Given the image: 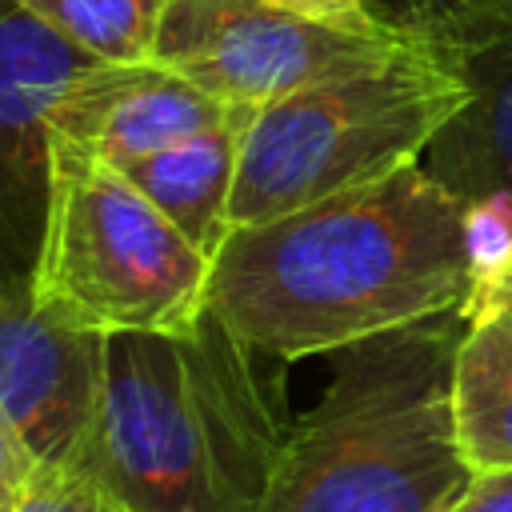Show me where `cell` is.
I'll return each instance as SVG.
<instances>
[{
	"label": "cell",
	"mask_w": 512,
	"mask_h": 512,
	"mask_svg": "<svg viewBox=\"0 0 512 512\" xmlns=\"http://www.w3.org/2000/svg\"><path fill=\"white\" fill-rule=\"evenodd\" d=\"M464 200L424 164L232 228L208 312L256 356H332L356 340L468 312Z\"/></svg>",
	"instance_id": "obj_1"
},
{
	"label": "cell",
	"mask_w": 512,
	"mask_h": 512,
	"mask_svg": "<svg viewBox=\"0 0 512 512\" xmlns=\"http://www.w3.org/2000/svg\"><path fill=\"white\" fill-rule=\"evenodd\" d=\"M288 428L212 312L192 332H112L80 472L124 512H260Z\"/></svg>",
	"instance_id": "obj_2"
},
{
	"label": "cell",
	"mask_w": 512,
	"mask_h": 512,
	"mask_svg": "<svg viewBox=\"0 0 512 512\" xmlns=\"http://www.w3.org/2000/svg\"><path fill=\"white\" fill-rule=\"evenodd\" d=\"M464 324L444 312L332 352L260 512H452L476 476L452 412Z\"/></svg>",
	"instance_id": "obj_3"
},
{
	"label": "cell",
	"mask_w": 512,
	"mask_h": 512,
	"mask_svg": "<svg viewBox=\"0 0 512 512\" xmlns=\"http://www.w3.org/2000/svg\"><path fill=\"white\" fill-rule=\"evenodd\" d=\"M468 84L424 40L400 56L248 112L228 228L264 224L324 196L420 164L464 108Z\"/></svg>",
	"instance_id": "obj_4"
},
{
	"label": "cell",
	"mask_w": 512,
	"mask_h": 512,
	"mask_svg": "<svg viewBox=\"0 0 512 512\" xmlns=\"http://www.w3.org/2000/svg\"><path fill=\"white\" fill-rule=\"evenodd\" d=\"M212 256L136 180L52 136V196L32 296L92 332H192L208 316Z\"/></svg>",
	"instance_id": "obj_5"
},
{
	"label": "cell",
	"mask_w": 512,
	"mask_h": 512,
	"mask_svg": "<svg viewBox=\"0 0 512 512\" xmlns=\"http://www.w3.org/2000/svg\"><path fill=\"white\" fill-rule=\"evenodd\" d=\"M412 44L416 36L404 28L344 32L268 0H168L152 60L224 104L264 108L312 84L376 68Z\"/></svg>",
	"instance_id": "obj_6"
},
{
	"label": "cell",
	"mask_w": 512,
	"mask_h": 512,
	"mask_svg": "<svg viewBox=\"0 0 512 512\" xmlns=\"http://www.w3.org/2000/svg\"><path fill=\"white\" fill-rule=\"evenodd\" d=\"M108 336L36 304L28 280L0 284V416L40 472H80L104 400Z\"/></svg>",
	"instance_id": "obj_7"
},
{
	"label": "cell",
	"mask_w": 512,
	"mask_h": 512,
	"mask_svg": "<svg viewBox=\"0 0 512 512\" xmlns=\"http://www.w3.org/2000/svg\"><path fill=\"white\" fill-rule=\"evenodd\" d=\"M92 64L24 4L0 0V284L28 280L52 196V108Z\"/></svg>",
	"instance_id": "obj_8"
},
{
	"label": "cell",
	"mask_w": 512,
	"mask_h": 512,
	"mask_svg": "<svg viewBox=\"0 0 512 512\" xmlns=\"http://www.w3.org/2000/svg\"><path fill=\"white\" fill-rule=\"evenodd\" d=\"M228 112L232 104L216 100L160 60H92L60 92L52 108V136L128 168L220 124Z\"/></svg>",
	"instance_id": "obj_9"
},
{
	"label": "cell",
	"mask_w": 512,
	"mask_h": 512,
	"mask_svg": "<svg viewBox=\"0 0 512 512\" xmlns=\"http://www.w3.org/2000/svg\"><path fill=\"white\" fill-rule=\"evenodd\" d=\"M436 56L468 84V100L420 164L464 204L496 192L512 196V20Z\"/></svg>",
	"instance_id": "obj_10"
},
{
	"label": "cell",
	"mask_w": 512,
	"mask_h": 512,
	"mask_svg": "<svg viewBox=\"0 0 512 512\" xmlns=\"http://www.w3.org/2000/svg\"><path fill=\"white\" fill-rule=\"evenodd\" d=\"M248 112L252 108L232 104V112L220 124L124 168L136 180V188L208 256H216L224 236L232 232L228 204H232V188H236L240 140H244Z\"/></svg>",
	"instance_id": "obj_11"
},
{
	"label": "cell",
	"mask_w": 512,
	"mask_h": 512,
	"mask_svg": "<svg viewBox=\"0 0 512 512\" xmlns=\"http://www.w3.org/2000/svg\"><path fill=\"white\" fill-rule=\"evenodd\" d=\"M452 412L472 472L512 468V312L492 304L468 312L452 368Z\"/></svg>",
	"instance_id": "obj_12"
},
{
	"label": "cell",
	"mask_w": 512,
	"mask_h": 512,
	"mask_svg": "<svg viewBox=\"0 0 512 512\" xmlns=\"http://www.w3.org/2000/svg\"><path fill=\"white\" fill-rule=\"evenodd\" d=\"M92 60H152L168 0H16Z\"/></svg>",
	"instance_id": "obj_13"
},
{
	"label": "cell",
	"mask_w": 512,
	"mask_h": 512,
	"mask_svg": "<svg viewBox=\"0 0 512 512\" xmlns=\"http://www.w3.org/2000/svg\"><path fill=\"white\" fill-rule=\"evenodd\" d=\"M376 8L436 52L512 20V0H376Z\"/></svg>",
	"instance_id": "obj_14"
},
{
	"label": "cell",
	"mask_w": 512,
	"mask_h": 512,
	"mask_svg": "<svg viewBox=\"0 0 512 512\" xmlns=\"http://www.w3.org/2000/svg\"><path fill=\"white\" fill-rule=\"evenodd\" d=\"M464 240H468V264H472V284H476L472 304H476L512 272V196L496 192V196L468 200Z\"/></svg>",
	"instance_id": "obj_15"
},
{
	"label": "cell",
	"mask_w": 512,
	"mask_h": 512,
	"mask_svg": "<svg viewBox=\"0 0 512 512\" xmlns=\"http://www.w3.org/2000/svg\"><path fill=\"white\" fill-rule=\"evenodd\" d=\"M20 512H124L84 472H36Z\"/></svg>",
	"instance_id": "obj_16"
},
{
	"label": "cell",
	"mask_w": 512,
	"mask_h": 512,
	"mask_svg": "<svg viewBox=\"0 0 512 512\" xmlns=\"http://www.w3.org/2000/svg\"><path fill=\"white\" fill-rule=\"evenodd\" d=\"M284 12H296V16H308V20H320V24H332V28H344V32H396L400 24H392L376 0H268Z\"/></svg>",
	"instance_id": "obj_17"
},
{
	"label": "cell",
	"mask_w": 512,
	"mask_h": 512,
	"mask_svg": "<svg viewBox=\"0 0 512 512\" xmlns=\"http://www.w3.org/2000/svg\"><path fill=\"white\" fill-rule=\"evenodd\" d=\"M36 472L40 468H36L32 452L20 444V436L0 416V512H20L24 508Z\"/></svg>",
	"instance_id": "obj_18"
},
{
	"label": "cell",
	"mask_w": 512,
	"mask_h": 512,
	"mask_svg": "<svg viewBox=\"0 0 512 512\" xmlns=\"http://www.w3.org/2000/svg\"><path fill=\"white\" fill-rule=\"evenodd\" d=\"M452 512H512V468L476 472Z\"/></svg>",
	"instance_id": "obj_19"
},
{
	"label": "cell",
	"mask_w": 512,
	"mask_h": 512,
	"mask_svg": "<svg viewBox=\"0 0 512 512\" xmlns=\"http://www.w3.org/2000/svg\"><path fill=\"white\" fill-rule=\"evenodd\" d=\"M484 304H492V308H504V312H512V280L496 284V288H492V292H488L484 300H476L472 308H484ZM472 308H468V312H472Z\"/></svg>",
	"instance_id": "obj_20"
},
{
	"label": "cell",
	"mask_w": 512,
	"mask_h": 512,
	"mask_svg": "<svg viewBox=\"0 0 512 512\" xmlns=\"http://www.w3.org/2000/svg\"><path fill=\"white\" fill-rule=\"evenodd\" d=\"M508 280H512V272H508ZM500 284H504V280H500Z\"/></svg>",
	"instance_id": "obj_21"
}]
</instances>
